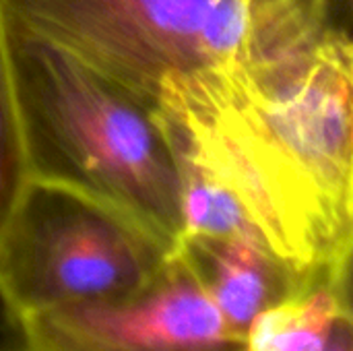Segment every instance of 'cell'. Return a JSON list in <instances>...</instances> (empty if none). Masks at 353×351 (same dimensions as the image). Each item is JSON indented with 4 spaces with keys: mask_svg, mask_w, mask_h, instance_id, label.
Returning <instances> with one entry per match:
<instances>
[{
    "mask_svg": "<svg viewBox=\"0 0 353 351\" xmlns=\"http://www.w3.org/2000/svg\"><path fill=\"white\" fill-rule=\"evenodd\" d=\"M157 108L304 279L352 281L353 43L172 77Z\"/></svg>",
    "mask_w": 353,
    "mask_h": 351,
    "instance_id": "6da1fadb",
    "label": "cell"
},
{
    "mask_svg": "<svg viewBox=\"0 0 353 351\" xmlns=\"http://www.w3.org/2000/svg\"><path fill=\"white\" fill-rule=\"evenodd\" d=\"M0 21L29 180L105 205L174 257L180 182L157 112L2 12Z\"/></svg>",
    "mask_w": 353,
    "mask_h": 351,
    "instance_id": "7a4b0ae2",
    "label": "cell"
},
{
    "mask_svg": "<svg viewBox=\"0 0 353 351\" xmlns=\"http://www.w3.org/2000/svg\"><path fill=\"white\" fill-rule=\"evenodd\" d=\"M0 12L155 112L168 79L238 62L248 27V0H0Z\"/></svg>",
    "mask_w": 353,
    "mask_h": 351,
    "instance_id": "3957f363",
    "label": "cell"
},
{
    "mask_svg": "<svg viewBox=\"0 0 353 351\" xmlns=\"http://www.w3.org/2000/svg\"><path fill=\"white\" fill-rule=\"evenodd\" d=\"M170 257L105 205L29 180L0 236V306L27 314L128 294Z\"/></svg>",
    "mask_w": 353,
    "mask_h": 351,
    "instance_id": "277c9868",
    "label": "cell"
},
{
    "mask_svg": "<svg viewBox=\"0 0 353 351\" xmlns=\"http://www.w3.org/2000/svg\"><path fill=\"white\" fill-rule=\"evenodd\" d=\"M12 325L19 351H242L244 343L180 254L139 290Z\"/></svg>",
    "mask_w": 353,
    "mask_h": 351,
    "instance_id": "5b68a950",
    "label": "cell"
},
{
    "mask_svg": "<svg viewBox=\"0 0 353 351\" xmlns=\"http://www.w3.org/2000/svg\"><path fill=\"white\" fill-rule=\"evenodd\" d=\"M176 254L186 259L215 308L242 337L259 312L316 283L302 279L254 234L186 240Z\"/></svg>",
    "mask_w": 353,
    "mask_h": 351,
    "instance_id": "8992f818",
    "label": "cell"
},
{
    "mask_svg": "<svg viewBox=\"0 0 353 351\" xmlns=\"http://www.w3.org/2000/svg\"><path fill=\"white\" fill-rule=\"evenodd\" d=\"M352 285H302L254 317L242 351H325L337 327L353 319Z\"/></svg>",
    "mask_w": 353,
    "mask_h": 351,
    "instance_id": "52a82bcc",
    "label": "cell"
},
{
    "mask_svg": "<svg viewBox=\"0 0 353 351\" xmlns=\"http://www.w3.org/2000/svg\"><path fill=\"white\" fill-rule=\"evenodd\" d=\"M27 184L29 172L23 151V137L10 85L0 21V236L6 230Z\"/></svg>",
    "mask_w": 353,
    "mask_h": 351,
    "instance_id": "ba28073f",
    "label": "cell"
},
{
    "mask_svg": "<svg viewBox=\"0 0 353 351\" xmlns=\"http://www.w3.org/2000/svg\"><path fill=\"white\" fill-rule=\"evenodd\" d=\"M325 351H353V319L343 321Z\"/></svg>",
    "mask_w": 353,
    "mask_h": 351,
    "instance_id": "9c48e42d",
    "label": "cell"
},
{
    "mask_svg": "<svg viewBox=\"0 0 353 351\" xmlns=\"http://www.w3.org/2000/svg\"><path fill=\"white\" fill-rule=\"evenodd\" d=\"M333 6L339 14V21L352 29V12H353V0H333Z\"/></svg>",
    "mask_w": 353,
    "mask_h": 351,
    "instance_id": "30bf717a",
    "label": "cell"
},
{
    "mask_svg": "<svg viewBox=\"0 0 353 351\" xmlns=\"http://www.w3.org/2000/svg\"><path fill=\"white\" fill-rule=\"evenodd\" d=\"M0 351H4V348H2V345H0Z\"/></svg>",
    "mask_w": 353,
    "mask_h": 351,
    "instance_id": "8fae6325",
    "label": "cell"
}]
</instances>
